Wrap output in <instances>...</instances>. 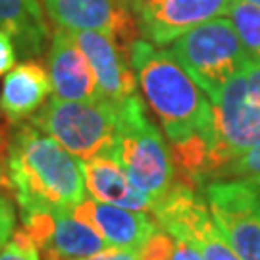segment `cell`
Returning a JSON list of instances; mask_svg holds the SVG:
<instances>
[{"instance_id":"1","label":"cell","mask_w":260,"mask_h":260,"mask_svg":"<svg viewBox=\"0 0 260 260\" xmlns=\"http://www.w3.org/2000/svg\"><path fill=\"white\" fill-rule=\"evenodd\" d=\"M0 149L21 214L74 208L87 195L81 160L33 123H4Z\"/></svg>"},{"instance_id":"2","label":"cell","mask_w":260,"mask_h":260,"mask_svg":"<svg viewBox=\"0 0 260 260\" xmlns=\"http://www.w3.org/2000/svg\"><path fill=\"white\" fill-rule=\"evenodd\" d=\"M129 60L145 101L164 127L170 149L191 143H206L210 149L212 101L172 50H160L149 41L137 39L129 48Z\"/></svg>"},{"instance_id":"3","label":"cell","mask_w":260,"mask_h":260,"mask_svg":"<svg viewBox=\"0 0 260 260\" xmlns=\"http://www.w3.org/2000/svg\"><path fill=\"white\" fill-rule=\"evenodd\" d=\"M116 114L118 133L112 156L120 162L131 183L156 205L177 183L170 147L145 114L139 94L118 104Z\"/></svg>"},{"instance_id":"4","label":"cell","mask_w":260,"mask_h":260,"mask_svg":"<svg viewBox=\"0 0 260 260\" xmlns=\"http://www.w3.org/2000/svg\"><path fill=\"white\" fill-rule=\"evenodd\" d=\"M210 179L260 139V62L233 75L212 103Z\"/></svg>"},{"instance_id":"5","label":"cell","mask_w":260,"mask_h":260,"mask_svg":"<svg viewBox=\"0 0 260 260\" xmlns=\"http://www.w3.org/2000/svg\"><path fill=\"white\" fill-rule=\"evenodd\" d=\"M116 106L103 96L93 101H64L54 96L29 123L56 139L79 160L112 156L116 147Z\"/></svg>"},{"instance_id":"6","label":"cell","mask_w":260,"mask_h":260,"mask_svg":"<svg viewBox=\"0 0 260 260\" xmlns=\"http://www.w3.org/2000/svg\"><path fill=\"white\" fill-rule=\"evenodd\" d=\"M172 54L212 103L233 75L249 64L232 21L223 16L210 19L176 39Z\"/></svg>"},{"instance_id":"7","label":"cell","mask_w":260,"mask_h":260,"mask_svg":"<svg viewBox=\"0 0 260 260\" xmlns=\"http://www.w3.org/2000/svg\"><path fill=\"white\" fill-rule=\"evenodd\" d=\"M214 223L243 260H260V185L212 181L205 189Z\"/></svg>"},{"instance_id":"8","label":"cell","mask_w":260,"mask_h":260,"mask_svg":"<svg viewBox=\"0 0 260 260\" xmlns=\"http://www.w3.org/2000/svg\"><path fill=\"white\" fill-rule=\"evenodd\" d=\"M233 0H133L143 35L152 45H170L187 31L228 14Z\"/></svg>"},{"instance_id":"9","label":"cell","mask_w":260,"mask_h":260,"mask_svg":"<svg viewBox=\"0 0 260 260\" xmlns=\"http://www.w3.org/2000/svg\"><path fill=\"white\" fill-rule=\"evenodd\" d=\"M85 52L96 79L99 94L114 106L137 94V77L127 64L129 50L121 47L114 35L103 31H72Z\"/></svg>"},{"instance_id":"10","label":"cell","mask_w":260,"mask_h":260,"mask_svg":"<svg viewBox=\"0 0 260 260\" xmlns=\"http://www.w3.org/2000/svg\"><path fill=\"white\" fill-rule=\"evenodd\" d=\"M45 8L56 25L68 31L110 33L125 50L137 41L123 0H45Z\"/></svg>"},{"instance_id":"11","label":"cell","mask_w":260,"mask_h":260,"mask_svg":"<svg viewBox=\"0 0 260 260\" xmlns=\"http://www.w3.org/2000/svg\"><path fill=\"white\" fill-rule=\"evenodd\" d=\"M72 212L75 218L89 223L108 243V247L129 249L135 252H139L141 247L158 230L156 220L143 210L121 208L94 199H83L72 208Z\"/></svg>"},{"instance_id":"12","label":"cell","mask_w":260,"mask_h":260,"mask_svg":"<svg viewBox=\"0 0 260 260\" xmlns=\"http://www.w3.org/2000/svg\"><path fill=\"white\" fill-rule=\"evenodd\" d=\"M48 77L52 91L64 101L99 99V87L85 52L77 45L74 33L58 27L48 50Z\"/></svg>"},{"instance_id":"13","label":"cell","mask_w":260,"mask_h":260,"mask_svg":"<svg viewBox=\"0 0 260 260\" xmlns=\"http://www.w3.org/2000/svg\"><path fill=\"white\" fill-rule=\"evenodd\" d=\"M81 166L85 189L89 191L91 199L131 210H152L154 201L131 183L127 174L114 156H94L81 160Z\"/></svg>"},{"instance_id":"14","label":"cell","mask_w":260,"mask_h":260,"mask_svg":"<svg viewBox=\"0 0 260 260\" xmlns=\"http://www.w3.org/2000/svg\"><path fill=\"white\" fill-rule=\"evenodd\" d=\"M52 91L47 70L39 62H23L4 77L0 91V110L12 123L29 120L47 104Z\"/></svg>"},{"instance_id":"15","label":"cell","mask_w":260,"mask_h":260,"mask_svg":"<svg viewBox=\"0 0 260 260\" xmlns=\"http://www.w3.org/2000/svg\"><path fill=\"white\" fill-rule=\"evenodd\" d=\"M52 232L47 245L41 249L45 260H75L93 256L108 249V243L89 223L75 218L72 208H56Z\"/></svg>"},{"instance_id":"16","label":"cell","mask_w":260,"mask_h":260,"mask_svg":"<svg viewBox=\"0 0 260 260\" xmlns=\"http://www.w3.org/2000/svg\"><path fill=\"white\" fill-rule=\"evenodd\" d=\"M0 29L8 31L23 54H39L48 37L39 0H0Z\"/></svg>"},{"instance_id":"17","label":"cell","mask_w":260,"mask_h":260,"mask_svg":"<svg viewBox=\"0 0 260 260\" xmlns=\"http://www.w3.org/2000/svg\"><path fill=\"white\" fill-rule=\"evenodd\" d=\"M225 16L232 21L249 62H260V8L249 2L233 0Z\"/></svg>"},{"instance_id":"18","label":"cell","mask_w":260,"mask_h":260,"mask_svg":"<svg viewBox=\"0 0 260 260\" xmlns=\"http://www.w3.org/2000/svg\"><path fill=\"white\" fill-rule=\"evenodd\" d=\"M223 177H232L235 181H249V183L260 185V139L247 152H243L241 156L228 162L216 174L214 179L220 181Z\"/></svg>"},{"instance_id":"19","label":"cell","mask_w":260,"mask_h":260,"mask_svg":"<svg viewBox=\"0 0 260 260\" xmlns=\"http://www.w3.org/2000/svg\"><path fill=\"white\" fill-rule=\"evenodd\" d=\"M193 247L201 252L203 260H243L233 251L232 245L225 241V237L214 222L197 237Z\"/></svg>"},{"instance_id":"20","label":"cell","mask_w":260,"mask_h":260,"mask_svg":"<svg viewBox=\"0 0 260 260\" xmlns=\"http://www.w3.org/2000/svg\"><path fill=\"white\" fill-rule=\"evenodd\" d=\"M176 237L158 228L156 232L150 235V239L139 249L137 256L139 260H170L174 247H176Z\"/></svg>"},{"instance_id":"21","label":"cell","mask_w":260,"mask_h":260,"mask_svg":"<svg viewBox=\"0 0 260 260\" xmlns=\"http://www.w3.org/2000/svg\"><path fill=\"white\" fill-rule=\"evenodd\" d=\"M0 260H39V249L25 233L18 230L0 249Z\"/></svg>"},{"instance_id":"22","label":"cell","mask_w":260,"mask_h":260,"mask_svg":"<svg viewBox=\"0 0 260 260\" xmlns=\"http://www.w3.org/2000/svg\"><path fill=\"white\" fill-rule=\"evenodd\" d=\"M16 228V208L12 195H0V249L10 241Z\"/></svg>"},{"instance_id":"23","label":"cell","mask_w":260,"mask_h":260,"mask_svg":"<svg viewBox=\"0 0 260 260\" xmlns=\"http://www.w3.org/2000/svg\"><path fill=\"white\" fill-rule=\"evenodd\" d=\"M16 68V41L8 31L0 29V77Z\"/></svg>"},{"instance_id":"24","label":"cell","mask_w":260,"mask_h":260,"mask_svg":"<svg viewBox=\"0 0 260 260\" xmlns=\"http://www.w3.org/2000/svg\"><path fill=\"white\" fill-rule=\"evenodd\" d=\"M75 260H139V256H137V252L129 251V249L108 247V249L96 252L93 256H85V258H75Z\"/></svg>"},{"instance_id":"25","label":"cell","mask_w":260,"mask_h":260,"mask_svg":"<svg viewBox=\"0 0 260 260\" xmlns=\"http://www.w3.org/2000/svg\"><path fill=\"white\" fill-rule=\"evenodd\" d=\"M170 260H203V256H201V252L197 251L193 245H189V243H183L177 239Z\"/></svg>"},{"instance_id":"26","label":"cell","mask_w":260,"mask_h":260,"mask_svg":"<svg viewBox=\"0 0 260 260\" xmlns=\"http://www.w3.org/2000/svg\"><path fill=\"white\" fill-rule=\"evenodd\" d=\"M0 195H12L8 176H6V164H4V154L0 149Z\"/></svg>"},{"instance_id":"27","label":"cell","mask_w":260,"mask_h":260,"mask_svg":"<svg viewBox=\"0 0 260 260\" xmlns=\"http://www.w3.org/2000/svg\"><path fill=\"white\" fill-rule=\"evenodd\" d=\"M241 2H249V4H254V6L260 8V0H241Z\"/></svg>"}]
</instances>
